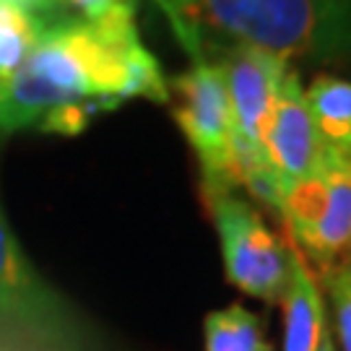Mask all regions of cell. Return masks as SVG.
<instances>
[{"label": "cell", "instance_id": "obj_8", "mask_svg": "<svg viewBox=\"0 0 351 351\" xmlns=\"http://www.w3.org/2000/svg\"><path fill=\"white\" fill-rule=\"evenodd\" d=\"M326 175L328 198L326 211L315 232L300 245V252L310 258L320 274L339 268L351 242V162L326 151Z\"/></svg>", "mask_w": 351, "mask_h": 351}, {"label": "cell", "instance_id": "obj_13", "mask_svg": "<svg viewBox=\"0 0 351 351\" xmlns=\"http://www.w3.org/2000/svg\"><path fill=\"white\" fill-rule=\"evenodd\" d=\"M323 281L333 302V336L339 351H351V274L349 271H326Z\"/></svg>", "mask_w": 351, "mask_h": 351}, {"label": "cell", "instance_id": "obj_7", "mask_svg": "<svg viewBox=\"0 0 351 351\" xmlns=\"http://www.w3.org/2000/svg\"><path fill=\"white\" fill-rule=\"evenodd\" d=\"M263 154L284 185L317 175L326 164V146L315 130L300 73L294 68H289L278 88L263 133Z\"/></svg>", "mask_w": 351, "mask_h": 351}, {"label": "cell", "instance_id": "obj_16", "mask_svg": "<svg viewBox=\"0 0 351 351\" xmlns=\"http://www.w3.org/2000/svg\"><path fill=\"white\" fill-rule=\"evenodd\" d=\"M317 351H339V343H336V336H333V328L328 326V323H326V328H323V336H320Z\"/></svg>", "mask_w": 351, "mask_h": 351}, {"label": "cell", "instance_id": "obj_3", "mask_svg": "<svg viewBox=\"0 0 351 351\" xmlns=\"http://www.w3.org/2000/svg\"><path fill=\"white\" fill-rule=\"evenodd\" d=\"M177 97L175 120L193 146L203 175V198L234 193V117L224 75L211 60H193V68L172 81Z\"/></svg>", "mask_w": 351, "mask_h": 351}, {"label": "cell", "instance_id": "obj_5", "mask_svg": "<svg viewBox=\"0 0 351 351\" xmlns=\"http://www.w3.org/2000/svg\"><path fill=\"white\" fill-rule=\"evenodd\" d=\"M86 99L97 97L91 94L84 68L65 47L60 34L47 26L29 60L0 94V141L26 128L39 130L52 110Z\"/></svg>", "mask_w": 351, "mask_h": 351}, {"label": "cell", "instance_id": "obj_19", "mask_svg": "<svg viewBox=\"0 0 351 351\" xmlns=\"http://www.w3.org/2000/svg\"><path fill=\"white\" fill-rule=\"evenodd\" d=\"M0 351H3V349H0Z\"/></svg>", "mask_w": 351, "mask_h": 351}, {"label": "cell", "instance_id": "obj_10", "mask_svg": "<svg viewBox=\"0 0 351 351\" xmlns=\"http://www.w3.org/2000/svg\"><path fill=\"white\" fill-rule=\"evenodd\" d=\"M304 99L326 151L351 162V84L336 75H317Z\"/></svg>", "mask_w": 351, "mask_h": 351}, {"label": "cell", "instance_id": "obj_17", "mask_svg": "<svg viewBox=\"0 0 351 351\" xmlns=\"http://www.w3.org/2000/svg\"><path fill=\"white\" fill-rule=\"evenodd\" d=\"M341 271H349L351 274V242H349V250H346V255H343V261L339 263Z\"/></svg>", "mask_w": 351, "mask_h": 351}, {"label": "cell", "instance_id": "obj_14", "mask_svg": "<svg viewBox=\"0 0 351 351\" xmlns=\"http://www.w3.org/2000/svg\"><path fill=\"white\" fill-rule=\"evenodd\" d=\"M5 3L34 13V16H39V19L47 21V24H55V21H60V19H68V16H60V13H63V3H60V0H5Z\"/></svg>", "mask_w": 351, "mask_h": 351}, {"label": "cell", "instance_id": "obj_6", "mask_svg": "<svg viewBox=\"0 0 351 351\" xmlns=\"http://www.w3.org/2000/svg\"><path fill=\"white\" fill-rule=\"evenodd\" d=\"M206 60L219 65L224 75L237 133L234 141L263 149L265 125L274 112L281 81L289 71V60L247 45L213 50Z\"/></svg>", "mask_w": 351, "mask_h": 351}, {"label": "cell", "instance_id": "obj_11", "mask_svg": "<svg viewBox=\"0 0 351 351\" xmlns=\"http://www.w3.org/2000/svg\"><path fill=\"white\" fill-rule=\"evenodd\" d=\"M47 26L50 24L34 13L0 0V94L29 60Z\"/></svg>", "mask_w": 351, "mask_h": 351}, {"label": "cell", "instance_id": "obj_12", "mask_svg": "<svg viewBox=\"0 0 351 351\" xmlns=\"http://www.w3.org/2000/svg\"><path fill=\"white\" fill-rule=\"evenodd\" d=\"M206 351H271L258 315L232 304L206 317Z\"/></svg>", "mask_w": 351, "mask_h": 351}, {"label": "cell", "instance_id": "obj_18", "mask_svg": "<svg viewBox=\"0 0 351 351\" xmlns=\"http://www.w3.org/2000/svg\"><path fill=\"white\" fill-rule=\"evenodd\" d=\"M162 3H164V0H156V5H162Z\"/></svg>", "mask_w": 351, "mask_h": 351}, {"label": "cell", "instance_id": "obj_9", "mask_svg": "<svg viewBox=\"0 0 351 351\" xmlns=\"http://www.w3.org/2000/svg\"><path fill=\"white\" fill-rule=\"evenodd\" d=\"M284 351H317L326 307L313 268L300 247L291 242V281L284 297Z\"/></svg>", "mask_w": 351, "mask_h": 351}, {"label": "cell", "instance_id": "obj_15", "mask_svg": "<svg viewBox=\"0 0 351 351\" xmlns=\"http://www.w3.org/2000/svg\"><path fill=\"white\" fill-rule=\"evenodd\" d=\"M60 3H63V11L71 8V11L78 13L81 21H94V19L104 16L110 8H114L123 0H60Z\"/></svg>", "mask_w": 351, "mask_h": 351}, {"label": "cell", "instance_id": "obj_2", "mask_svg": "<svg viewBox=\"0 0 351 351\" xmlns=\"http://www.w3.org/2000/svg\"><path fill=\"white\" fill-rule=\"evenodd\" d=\"M0 343L11 351H94L60 294L29 263L0 213Z\"/></svg>", "mask_w": 351, "mask_h": 351}, {"label": "cell", "instance_id": "obj_4", "mask_svg": "<svg viewBox=\"0 0 351 351\" xmlns=\"http://www.w3.org/2000/svg\"><path fill=\"white\" fill-rule=\"evenodd\" d=\"M206 203L219 232L226 278L255 300L284 302L291 281V242L287 247L237 193L206 195Z\"/></svg>", "mask_w": 351, "mask_h": 351}, {"label": "cell", "instance_id": "obj_1", "mask_svg": "<svg viewBox=\"0 0 351 351\" xmlns=\"http://www.w3.org/2000/svg\"><path fill=\"white\" fill-rule=\"evenodd\" d=\"M193 60L247 45L278 58H351V0H164L159 5Z\"/></svg>", "mask_w": 351, "mask_h": 351}]
</instances>
